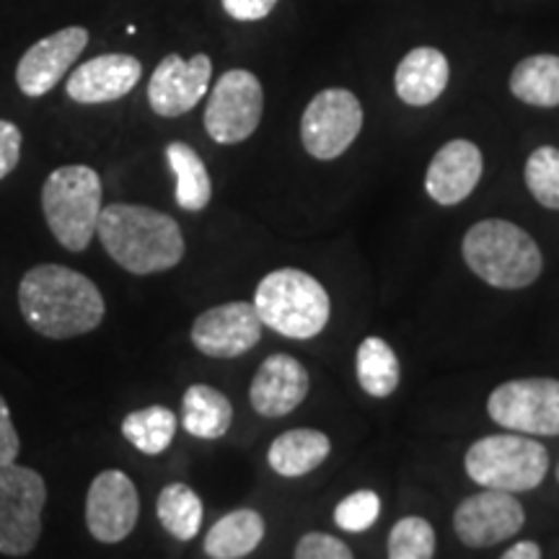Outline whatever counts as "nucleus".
<instances>
[{"label":"nucleus","mask_w":559,"mask_h":559,"mask_svg":"<svg viewBox=\"0 0 559 559\" xmlns=\"http://www.w3.org/2000/svg\"><path fill=\"white\" fill-rule=\"evenodd\" d=\"M449 58L436 47H415L404 55L394 73L396 96L409 107H428L449 86Z\"/></svg>","instance_id":"nucleus-19"},{"label":"nucleus","mask_w":559,"mask_h":559,"mask_svg":"<svg viewBox=\"0 0 559 559\" xmlns=\"http://www.w3.org/2000/svg\"><path fill=\"white\" fill-rule=\"evenodd\" d=\"M362 130V107L347 88H324L300 120V140L309 156L332 160L345 153Z\"/></svg>","instance_id":"nucleus-10"},{"label":"nucleus","mask_w":559,"mask_h":559,"mask_svg":"<svg viewBox=\"0 0 559 559\" xmlns=\"http://www.w3.org/2000/svg\"><path fill=\"white\" fill-rule=\"evenodd\" d=\"M436 555V528L419 515H407L391 528L389 557L391 559H430Z\"/></svg>","instance_id":"nucleus-29"},{"label":"nucleus","mask_w":559,"mask_h":559,"mask_svg":"<svg viewBox=\"0 0 559 559\" xmlns=\"http://www.w3.org/2000/svg\"><path fill=\"white\" fill-rule=\"evenodd\" d=\"M21 440L19 432L13 428V419L3 396H0V466H9L19 459Z\"/></svg>","instance_id":"nucleus-33"},{"label":"nucleus","mask_w":559,"mask_h":559,"mask_svg":"<svg viewBox=\"0 0 559 559\" xmlns=\"http://www.w3.org/2000/svg\"><path fill=\"white\" fill-rule=\"evenodd\" d=\"M262 326L254 304L230 300L200 313L192 324V345L207 358L234 360L260 345Z\"/></svg>","instance_id":"nucleus-12"},{"label":"nucleus","mask_w":559,"mask_h":559,"mask_svg":"<svg viewBox=\"0 0 559 559\" xmlns=\"http://www.w3.org/2000/svg\"><path fill=\"white\" fill-rule=\"evenodd\" d=\"M309 389L311 379L304 362L293 358V355L277 353L270 355L257 370L254 381L249 386V402L257 415L277 419L290 415L298 404H304Z\"/></svg>","instance_id":"nucleus-16"},{"label":"nucleus","mask_w":559,"mask_h":559,"mask_svg":"<svg viewBox=\"0 0 559 559\" xmlns=\"http://www.w3.org/2000/svg\"><path fill=\"white\" fill-rule=\"evenodd\" d=\"M156 513H158L160 526L169 531L174 539L192 542L202 528L205 508H202L200 495L194 492L192 487L181 485V481H174V485H166L160 489Z\"/></svg>","instance_id":"nucleus-26"},{"label":"nucleus","mask_w":559,"mask_h":559,"mask_svg":"<svg viewBox=\"0 0 559 559\" xmlns=\"http://www.w3.org/2000/svg\"><path fill=\"white\" fill-rule=\"evenodd\" d=\"M542 547L536 542H519L513 547L502 551V559H539Z\"/></svg>","instance_id":"nucleus-35"},{"label":"nucleus","mask_w":559,"mask_h":559,"mask_svg":"<svg viewBox=\"0 0 559 559\" xmlns=\"http://www.w3.org/2000/svg\"><path fill=\"white\" fill-rule=\"evenodd\" d=\"M277 0H223V11L236 21H262L275 11Z\"/></svg>","instance_id":"nucleus-34"},{"label":"nucleus","mask_w":559,"mask_h":559,"mask_svg":"<svg viewBox=\"0 0 559 559\" xmlns=\"http://www.w3.org/2000/svg\"><path fill=\"white\" fill-rule=\"evenodd\" d=\"M234 423V407L223 391L194 383L181 400V428L200 440H218Z\"/></svg>","instance_id":"nucleus-21"},{"label":"nucleus","mask_w":559,"mask_h":559,"mask_svg":"<svg viewBox=\"0 0 559 559\" xmlns=\"http://www.w3.org/2000/svg\"><path fill=\"white\" fill-rule=\"evenodd\" d=\"M355 373H358V383L366 394L376 396V400H386L400 386V358L386 340L366 337L360 342L358 355H355Z\"/></svg>","instance_id":"nucleus-25"},{"label":"nucleus","mask_w":559,"mask_h":559,"mask_svg":"<svg viewBox=\"0 0 559 559\" xmlns=\"http://www.w3.org/2000/svg\"><path fill=\"white\" fill-rule=\"evenodd\" d=\"M41 210L68 251H86L102 213V179L91 166H60L41 187Z\"/></svg>","instance_id":"nucleus-5"},{"label":"nucleus","mask_w":559,"mask_h":559,"mask_svg":"<svg viewBox=\"0 0 559 559\" xmlns=\"http://www.w3.org/2000/svg\"><path fill=\"white\" fill-rule=\"evenodd\" d=\"M213 62L205 52L194 55L192 60L179 55H166L153 70L148 83V104L158 117H181L192 111L207 94Z\"/></svg>","instance_id":"nucleus-14"},{"label":"nucleus","mask_w":559,"mask_h":559,"mask_svg":"<svg viewBox=\"0 0 559 559\" xmlns=\"http://www.w3.org/2000/svg\"><path fill=\"white\" fill-rule=\"evenodd\" d=\"M177 415L169 407H160V404L135 409L122 419V436L145 456H158V453L169 449L174 436H177Z\"/></svg>","instance_id":"nucleus-27"},{"label":"nucleus","mask_w":559,"mask_h":559,"mask_svg":"<svg viewBox=\"0 0 559 559\" xmlns=\"http://www.w3.org/2000/svg\"><path fill=\"white\" fill-rule=\"evenodd\" d=\"M464 260L487 285L502 290H521L534 285L544 270L539 243L515 223L502 218L479 221L466 230Z\"/></svg>","instance_id":"nucleus-3"},{"label":"nucleus","mask_w":559,"mask_h":559,"mask_svg":"<svg viewBox=\"0 0 559 559\" xmlns=\"http://www.w3.org/2000/svg\"><path fill=\"white\" fill-rule=\"evenodd\" d=\"M510 94L528 107H559V55H531L510 73Z\"/></svg>","instance_id":"nucleus-23"},{"label":"nucleus","mask_w":559,"mask_h":559,"mask_svg":"<svg viewBox=\"0 0 559 559\" xmlns=\"http://www.w3.org/2000/svg\"><path fill=\"white\" fill-rule=\"evenodd\" d=\"M143 66L138 58L122 52L99 55L83 62L68 75V96L79 104H107L128 96L138 86Z\"/></svg>","instance_id":"nucleus-18"},{"label":"nucleus","mask_w":559,"mask_h":559,"mask_svg":"<svg viewBox=\"0 0 559 559\" xmlns=\"http://www.w3.org/2000/svg\"><path fill=\"white\" fill-rule=\"evenodd\" d=\"M47 487L39 472L16 461L0 466V555L26 557L41 536Z\"/></svg>","instance_id":"nucleus-7"},{"label":"nucleus","mask_w":559,"mask_h":559,"mask_svg":"<svg viewBox=\"0 0 559 559\" xmlns=\"http://www.w3.org/2000/svg\"><path fill=\"white\" fill-rule=\"evenodd\" d=\"M466 474L472 481L502 492L536 489L549 472V451L539 440L515 432H500L477 440L466 451Z\"/></svg>","instance_id":"nucleus-6"},{"label":"nucleus","mask_w":559,"mask_h":559,"mask_svg":"<svg viewBox=\"0 0 559 559\" xmlns=\"http://www.w3.org/2000/svg\"><path fill=\"white\" fill-rule=\"evenodd\" d=\"M557 481H559V466H557Z\"/></svg>","instance_id":"nucleus-36"},{"label":"nucleus","mask_w":559,"mask_h":559,"mask_svg":"<svg viewBox=\"0 0 559 559\" xmlns=\"http://www.w3.org/2000/svg\"><path fill=\"white\" fill-rule=\"evenodd\" d=\"M166 160H169L174 177H177V205L187 213H200L210 205L213 198V181H210L205 160L192 145L174 140L166 145Z\"/></svg>","instance_id":"nucleus-24"},{"label":"nucleus","mask_w":559,"mask_h":559,"mask_svg":"<svg viewBox=\"0 0 559 559\" xmlns=\"http://www.w3.org/2000/svg\"><path fill=\"white\" fill-rule=\"evenodd\" d=\"M19 309L34 332L50 340L94 332L107 313L94 280L62 264H39L21 277Z\"/></svg>","instance_id":"nucleus-1"},{"label":"nucleus","mask_w":559,"mask_h":559,"mask_svg":"<svg viewBox=\"0 0 559 559\" xmlns=\"http://www.w3.org/2000/svg\"><path fill=\"white\" fill-rule=\"evenodd\" d=\"M88 45V32L83 26H68L39 39L21 55L16 66V83L21 94L45 96L58 86L62 75L73 68Z\"/></svg>","instance_id":"nucleus-15"},{"label":"nucleus","mask_w":559,"mask_h":559,"mask_svg":"<svg viewBox=\"0 0 559 559\" xmlns=\"http://www.w3.org/2000/svg\"><path fill=\"white\" fill-rule=\"evenodd\" d=\"M485 158L472 140H451L432 156L428 174H425V190L438 205H459L477 190Z\"/></svg>","instance_id":"nucleus-17"},{"label":"nucleus","mask_w":559,"mask_h":559,"mask_svg":"<svg viewBox=\"0 0 559 559\" xmlns=\"http://www.w3.org/2000/svg\"><path fill=\"white\" fill-rule=\"evenodd\" d=\"M264 539V519L257 510L241 508L223 515L205 536V555L213 559H241Z\"/></svg>","instance_id":"nucleus-22"},{"label":"nucleus","mask_w":559,"mask_h":559,"mask_svg":"<svg viewBox=\"0 0 559 559\" xmlns=\"http://www.w3.org/2000/svg\"><path fill=\"white\" fill-rule=\"evenodd\" d=\"M526 187L547 210H559V148L542 145L526 160Z\"/></svg>","instance_id":"nucleus-28"},{"label":"nucleus","mask_w":559,"mask_h":559,"mask_svg":"<svg viewBox=\"0 0 559 559\" xmlns=\"http://www.w3.org/2000/svg\"><path fill=\"white\" fill-rule=\"evenodd\" d=\"M264 111L262 83L249 70H228L213 86L205 109L207 135L221 145H236L254 135Z\"/></svg>","instance_id":"nucleus-8"},{"label":"nucleus","mask_w":559,"mask_h":559,"mask_svg":"<svg viewBox=\"0 0 559 559\" xmlns=\"http://www.w3.org/2000/svg\"><path fill=\"white\" fill-rule=\"evenodd\" d=\"M262 324L288 340H313L332 313L330 293L309 272L283 267L262 280L254 296Z\"/></svg>","instance_id":"nucleus-4"},{"label":"nucleus","mask_w":559,"mask_h":559,"mask_svg":"<svg viewBox=\"0 0 559 559\" xmlns=\"http://www.w3.org/2000/svg\"><path fill=\"white\" fill-rule=\"evenodd\" d=\"M523 523H526V510L513 498V492L487 487L466 498L453 513V531L461 544L472 549L495 547L513 539Z\"/></svg>","instance_id":"nucleus-11"},{"label":"nucleus","mask_w":559,"mask_h":559,"mask_svg":"<svg viewBox=\"0 0 559 559\" xmlns=\"http://www.w3.org/2000/svg\"><path fill=\"white\" fill-rule=\"evenodd\" d=\"M140 515V498L132 479L120 469H107L91 481L86 498V526L96 542L128 539Z\"/></svg>","instance_id":"nucleus-13"},{"label":"nucleus","mask_w":559,"mask_h":559,"mask_svg":"<svg viewBox=\"0 0 559 559\" xmlns=\"http://www.w3.org/2000/svg\"><path fill=\"white\" fill-rule=\"evenodd\" d=\"M332 443L321 430L298 428L272 440L267 461L280 477H304L330 459Z\"/></svg>","instance_id":"nucleus-20"},{"label":"nucleus","mask_w":559,"mask_h":559,"mask_svg":"<svg viewBox=\"0 0 559 559\" xmlns=\"http://www.w3.org/2000/svg\"><path fill=\"white\" fill-rule=\"evenodd\" d=\"M96 236L120 267L132 275H156L177 267L185 257V236L171 215L145 205L102 207Z\"/></svg>","instance_id":"nucleus-2"},{"label":"nucleus","mask_w":559,"mask_h":559,"mask_svg":"<svg viewBox=\"0 0 559 559\" xmlns=\"http://www.w3.org/2000/svg\"><path fill=\"white\" fill-rule=\"evenodd\" d=\"M487 412L506 430L523 436H559V381L519 379L489 394Z\"/></svg>","instance_id":"nucleus-9"},{"label":"nucleus","mask_w":559,"mask_h":559,"mask_svg":"<svg viewBox=\"0 0 559 559\" xmlns=\"http://www.w3.org/2000/svg\"><path fill=\"white\" fill-rule=\"evenodd\" d=\"M21 143H24V138H21L19 124L0 120V179L9 177V174L19 166Z\"/></svg>","instance_id":"nucleus-32"},{"label":"nucleus","mask_w":559,"mask_h":559,"mask_svg":"<svg viewBox=\"0 0 559 559\" xmlns=\"http://www.w3.org/2000/svg\"><path fill=\"white\" fill-rule=\"evenodd\" d=\"M293 555L298 559H353V549L342 539H337V536L311 531V534H306L296 544Z\"/></svg>","instance_id":"nucleus-31"},{"label":"nucleus","mask_w":559,"mask_h":559,"mask_svg":"<svg viewBox=\"0 0 559 559\" xmlns=\"http://www.w3.org/2000/svg\"><path fill=\"white\" fill-rule=\"evenodd\" d=\"M381 515V498L373 492V489H358V492L347 495L345 500L337 502L334 508V523L342 531H349V534H362L379 521Z\"/></svg>","instance_id":"nucleus-30"}]
</instances>
